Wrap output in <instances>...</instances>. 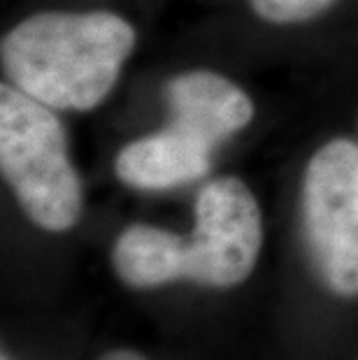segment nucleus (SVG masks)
Returning a JSON list of instances; mask_svg holds the SVG:
<instances>
[{
  "label": "nucleus",
  "instance_id": "423d86ee",
  "mask_svg": "<svg viewBox=\"0 0 358 360\" xmlns=\"http://www.w3.org/2000/svg\"><path fill=\"white\" fill-rule=\"evenodd\" d=\"M215 147L179 126H165L126 142L114 156V174L138 191H167L203 179Z\"/></svg>",
  "mask_w": 358,
  "mask_h": 360
},
{
  "label": "nucleus",
  "instance_id": "1a4fd4ad",
  "mask_svg": "<svg viewBox=\"0 0 358 360\" xmlns=\"http://www.w3.org/2000/svg\"><path fill=\"white\" fill-rule=\"evenodd\" d=\"M98 360H149V358L138 354V351H133V349H114V351H108V354L101 356Z\"/></svg>",
  "mask_w": 358,
  "mask_h": 360
},
{
  "label": "nucleus",
  "instance_id": "9d476101",
  "mask_svg": "<svg viewBox=\"0 0 358 360\" xmlns=\"http://www.w3.org/2000/svg\"><path fill=\"white\" fill-rule=\"evenodd\" d=\"M0 360H7V356H3V358H0Z\"/></svg>",
  "mask_w": 358,
  "mask_h": 360
},
{
  "label": "nucleus",
  "instance_id": "20e7f679",
  "mask_svg": "<svg viewBox=\"0 0 358 360\" xmlns=\"http://www.w3.org/2000/svg\"><path fill=\"white\" fill-rule=\"evenodd\" d=\"M193 231L179 235V274L207 288L245 283L261 258L263 212L245 179L224 174L200 188Z\"/></svg>",
  "mask_w": 358,
  "mask_h": 360
},
{
  "label": "nucleus",
  "instance_id": "f257e3e1",
  "mask_svg": "<svg viewBox=\"0 0 358 360\" xmlns=\"http://www.w3.org/2000/svg\"><path fill=\"white\" fill-rule=\"evenodd\" d=\"M138 47V28L112 10H44L0 40L5 79L60 114L101 107Z\"/></svg>",
  "mask_w": 358,
  "mask_h": 360
},
{
  "label": "nucleus",
  "instance_id": "f03ea898",
  "mask_svg": "<svg viewBox=\"0 0 358 360\" xmlns=\"http://www.w3.org/2000/svg\"><path fill=\"white\" fill-rule=\"evenodd\" d=\"M58 114L10 82L0 86V172L30 224L56 235L84 214V184Z\"/></svg>",
  "mask_w": 358,
  "mask_h": 360
},
{
  "label": "nucleus",
  "instance_id": "0eeeda50",
  "mask_svg": "<svg viewBox=\"0 0 358 360\" xmlns=\"http://www.w3.org/2000/svg\"><path fill=\"white\" fill-rule=\"evenodd\" d=\"M177 240L179 233L161 226H126L112 247V267L121 283L138 290H149L181 281Z\"/></svg>",
  "mask_w": 358,
  "mask_h": 360
},
{
  "label": "nucleus",
  "instance_id": "7ed1b4c3",
  "mask_svg": "<svg viewBox=\"0 0 358 360\" xmlns=\"http://www.w3.org/2000/svg\"><path fill=\"white\" fill-rule=\"evenodd\" d=\"M305 247L335 297H358V142L331 137L312 151L300 181Z\"/></svg>",
  "mask_w": 358,
  "mask_h": 360
},
{
  "label": "nucleus",
  "instance_id": "39448f33",
  "mask_svg": "<svg viewBox=\"0 0 358 360\" xmlns=\"http://www.w3.org/2000/svg\"><path fill=\"white\" fill-rule=\"evenodd\" d=\"M170 124L188 130L212 147L240 135L256 117V103L238 82L217 70H184L163 89Z\"/></svg>",
  "mask_w": 358,
  "mask_h": 360
},
{
  "label": "nucleus",
  "instance_id": "6e6552de",
  "mask_svg": "<svg viewBox=\"0 0 358 360\" xmlns=\"http://www.w3.org/2000/svg\"><path fill=\"white\" fill-rule=\"evenodd\" d=\"M340 0H249L256 19L270 26H302L333 10Z\"/></svg>",
  "mask_w": 358,
  "mask_h": 360
}]
</instances>
